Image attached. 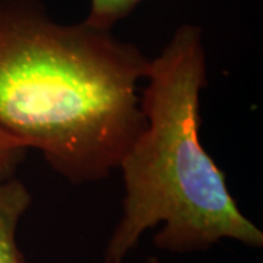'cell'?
Returning a JSON list of instances; mask_svg holds the SVG:
<instances>
[{
	"label": "cell",
	"mask_w": 263,
	"mask_h": 263,
	"mask_svg": "<svg viewBox=\"0 0 263 263\" xmlns=\"http://www.w3.org/2000/svg\"><path fill=\"white\" fill-rule=\"evenodd\" d=\"M148 66L110 29L57 22L38 0H0V130L73 184L119 168L145 126Z\"/></svg>",
	"instance_id": "1"
},
{
	"label": "cell",
	"mask_w": 263,
	"mask_h": 263,
	"mask_svg": "<svg viewBox=\"0 0 263 263\" xmlns=\"http://www.w3.org/2000/svg\"><path fill=\"white\" fill-rule=\"evenodd\" d=\"M141 92L145 126L124 152L122 218L104 263H123L149 228L155 247L208 250L221 240L260 249L263 233L241 212L226 174L200 142V95L208 85L202 29L184 24L149 60Z\"/></svg>",
	"instance_id": "2"
},
{
	"label": "cell",
	"mask_w": 263,
	"mask_h": 263,
	"mask_svg": "<svg viewBox=\"0 0 263 263\" xmlns=\"http://www.w3.org/2000/svg\"><path fill=\"white\" fill-rule=\"evenodd\" d=\"M32 203V195L16 177L0 183V263H27L16 240L18 226Z\"/></svg>",
	"instance_id": "3"
},
{
	"label": "cell",
	"mask_w": 263,
	"mask_h": 263,
	"mask_svg": "<svg viewBox=\"0 0 263 263\" xmlns=\"http://www.w3.org/2000/svg\"><path fill=\"white\" fill-rule=\"evenodd\" d=\"M143 0H89L86 24L113 31L114 25L127 18Z\"/></svg>",
	"instance_id": "4"
},
{
	"label": "cell",
	"mask_w": 263,
	"mask_h": 263,
	"mask_svg": "<svg viewBox=\"0 0 263 263\" xmlns=\"http://www.w3.org/2000/svg\"><path fill=\"white\" fill-rule=\"evenodd\" d=\"M28 151L24 143L0 130V183L15 177L19 164L25 160Z\"/></svg>",
	"instance_id": "5"
}]
</instances>
